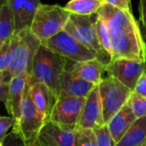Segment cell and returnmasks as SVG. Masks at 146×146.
Here are the masks:
<instances>
[{
    "label": "cell",
    "instance_id": "obj_28",
    "mask_svg": "<svg viewBox=\"0 0 146 146\" xmlns=\"http://www.w3.org/2000/svg\"><path fill=\"white\" fill-rule=\"evenodd\" d=\"M16 123V120L13 116H2L0 118V142H2L6 135L8 130L14 127Z\"/></svg>",
    "mask_w": 146,
    "mask_h": 146
},
{
    "label": "cell",
    "instance_id": "obj_10",
    "mask_svg": "<svg viewBox=\"0 0 146 146\" xmlns=\"http://www.w3.org/2000/svg\"><path fill=\"white\" fill-rule=\"evenodd\" d=\"M105 72L134 92L139 80L146 74V62L128 58L115 59L105 68Z\"/></svg>",
    "mask_w": 146,
    "mask_h": 146
},
{
    "label": "cell",
    "instance_id": "obj_17",
    "mask_svg": "<svg viewBox=\"0 0 146 146\" xmlns=\"http://www.w3.org/2000/svg\"><path fill=\"white\" fill-rule=\"evenodd\" d=\"M137 119L138 118L135 115L132 107L127 102L122 109L107 123L110 132L116 144L127 133Z\"/></svg>",
    "mask_w": 146,
    "mask_h": 146
},
{
    "label": "cell",
    "instance_id": "obj_31",
    "mask_svg": "<svg viewBox=\"0 0 146 146\" xmlns=\"http://www.w3.org/2000/svg\"><path fill=\"white\" fill-rule=\"evenodd\" d=\"M9 93V84L0 83V99L4 104V105L7 104Z\"/></svg>",
    "mask_w": 146,
    "mask_h": 146
},
{
    "label": "cell",
    "instance_id": "obj_19",
    "mask_svg": "<svg viewBox=\"0 0 146 146\" xmlns=\"http://www.w3.org/2000/svg\"><path fill=\"white\" fill-rule=\"evenodd\" d=\"M116 146H146V116L138 118Z\"/></svg>",
    "mask_w": 146,
    "mask_h": 146
},
{
    "label": "cell",
    "instance_id": "obj_4",
    "mask_svg": "<svg viewBox=\"0 0 146 146\" xmlns=\"http://www.w3.org/2000/svg\"><path fill=\"white\" fill-rule=\"evenodd\" d=\"M42 42L31 32L30 28L12 38V58L9 73L12 76L26 75L30 80L35 54Z\"/></svg>",
    "mask_w": 146,
    "mask_h": 146
},
{
    "label": "cell",
    "instance_id": "obj_5",
    "mask_svg": "<svg viewBox=\"0 0 146 146\" xmlns=\"http://www.w3.org/2000/svg\"><path fill=\"white\" fill-rule=\"evenodd\" d=\"M70 13L58 4H43L38 7L30 30L43 43L54 37L67 25Z\"/></svg>",
    "mask_w": 146,
    "mask_h": 146
},
{
    "label": "cell",
    "instance_id": "obj_29",
    "mask_svg": "<svg viewBox=\"0 0 146 146\" xmlns=\"http://www.w3.org/2000/svg\"><path fill=\"white\" fill-rule=\"evenodd\" d=\"M139 15L142 23L140 28L146 46V0H139Z\"/></svg>",
    "mask_w": 146,
    "mask_h": 146
},
{
    "label": "cell",
    "instance_id": "obj_23",
    "mask_svg": "<svg viewBox=\"0 0 146 146\" xmlns=\"http://www.w3.org/2000/svg\"><path fill=\"white\" fill-rule=\"evenodd\" d=\"M12 38L0 45V74L9 72L12 58Z\"/></svg>",
    "mask_w": 146,
    "mask_h": 146
},
{
    "label": "cell",
    "instance_id": "obj_25",
    "mask_svg": "<svg viewBox=\"0 0 146 146\" xmlns=\"http://www.w3.org/2000/svg\"><path fill=\"white\" fill-rule=\"evenodd\" d=\"M137 118L146 116V98L133 92L128 100Z\"/></svg>",
    "mask_w": 146,
    "mask_h": 146
},
{
    "label": "cell",
    "instance_id": "obj_16",
    "mask_svg": "<svg viewBox=\"0 0 146 146\" xmlns=\"http://www.w3.org/2000/svg\"><path fill=\"white\" fill-rule=\"evenodd\" d=\"M95 86L97 85L79 78L70 69H66L60 80V93L86 98Z\"/></svg>",
    "mask_w": 146,
    "mask_h": 146
},
{
    "label": "cell",
    "instance_id": "obj_13",
    "mask_svg": "<svg viewBox=\"0 0 146 146\" xmlns=\"http://www.w3.org/2000/svg\"><path fill=\"white\" fill-rule=\"evenodd\" d=\"M15 22V33L18 34L31 27L33 20L41 4L40 0H8Z\"/></svg>",
    "mask_w": 146,
    "mask_h": 146
},
{
    "label": "cell",
    "instance_id": "obj_15",
    "mask_svg": "<svg viewBox=\"0 0 146 146\" xmlns=\"http://www.w3.org/2000/svg\"><path fill=\"white\" fill-rule=\"evenodd\" d=\"M28 83L29 79L26 75L14 76L9 82V93L5 108L10 116H13L16 121H19L21 115L25 89Z\"/></svg>",
    "mask_w": 146,
    "mask_h": 146
},
{
    "label": "cell",
    "instance_id": "obj_21",
    "mask_svg": "<svg viewBox=\"0 0 146 146\" xmlns=\"http://www.w3.org/2000/svg\"><path fill=\"white\" fill-rule=\"evenodd\" d=\"M102 4V0H70L66 3L64 9L70 14L92 15L98 13Z\"/></svg>",
    "mask_w": 146,
    "mask_h": 146
},
{
    "label": "cell",
    "instance_id": "obj_12",
    "mask_svg": "<svg viewBox=\"0 0 146 146\" xmlns=\"http://www.w3.org/2000/svg\"><path fill=\"white\" fill-rule=\"evenodd\" d=\"M76 127L47 121L39 134L40 146H75Z\"/></svg>",
    "mask_w": 146,
    "mask_h": 146
},
{
    "label": "cell",
    "instance_id": "obj_26",
    "mask_svg": "<svg viewBox=\"0 0 146 146\" xmlns=\"http://www.w3.org/2000/svg\"><path fill=\"white\" fill-rule=\"evenodd\" d=\"M93 131L96 135L97 146H116V143L113 139L107 124L102 127L94 129Z\"/></svg>",
    "mask_w": 146,
    "mask_h": 146
},
{
    "label": "cell",
    "instance_id": "obj_20",
    "mask_svg": "<svg viewBox=\"0 0 146 146\" xmlns=\"http://www.w3.org/2000/svg\"><path fill=\"white\" fill-rule=\"evenodd\" d=\"M15 22L14 13L7 3L0 7V45L15 36Z\"/></svg>",
    "mask_w": 146,
    "mask_h": 146
},
{
    "label": "cell",
    "instance_id": "obj_2",
    "mask_svg": "<svg viewBox=\"0 0 146 146\" xmlns=\"http://www.w3.org/2000/svg\"><path fill=\"white\" fill-rule=\"evenodd\" d=\"M67 58L41 44L38 49L33 65L30 85L41 82L48 86L58 97L60 94V80L67 69Z\"/></svg>",
    "mask_w": 146,
    "mask_h": 146
},
{
    "label": "cell",
    "instance_id": "obj_24",
    "mask_svg": "<svg viewBox=\"0 0 146 146\" xmlns=\"http://www.w3.org/2000/svg\"><path fill=\"white\" fill-rule=\"evenodd\" d=\"M75 146H97L96 135L92 129L76 128L75 131Z\"/></svg>",
    "mask_w": 146,
    "mask_h": 146
},
{
    "label": "cell",
    "instance_id": "obj_27",
    "mask_svg": "<svg viewBox=\"0 0 146 146\" xmlns=\"http://www.w3.org/2000/svg\"><path fill=\"white\" fill-rule=\"evenodd\" d=\"M0 146H27L24 140L22 139L20 133L13 128L10 133H9L4 139L0 142Z\"/></svg>",
    "mask_w": 146,
    "mask_h": 146
},
{
    "label": "cell",
    "instance_id": "obj_1",
    "mask_svg": "<svg viewBox=\"0 0 146 146\" xmlns=\"http://www.w3.org/2000/svg\"><path fill=\"white\" fill-rule=\"evenodd\" d=\"M98 15L108 30L112 60L128 58L146 62L145 43L139 23L132 12L103 3Z\"/></svg>",
    "mask_w": 146,
    "mask_h": 146
},
{
    "label": "cell",
    "instance_id": "obj_14",
    "mask_svg": "<svg viewBox=\"0 0 146 146\" xmlns=\"http://www.w3.org/2000/svg\"><path fill=\"white\" fill-rule=\"evenodd\" d=\"M30 94L38 112L44 116L46 122L49 121L57 96L48 86L41 82H35L30 85Z\"/></svg>",
    "mask_w": 146,
    "mask_h": 146
},
{
    "label": "cell",
    "instance_id": "obj_22",
    "mask_svg": "<svg viewBox=\"0 0 146 146\" xmlns=\"http://www.w3.org/2000/svg\"><path fill=\"white\" fill-rule=\"evenodd\" d=\"M95 28H96L97 36H98V41H99L101 46L112 57V48H111V44H110L108 30H107L105 24L98 17V19L95 22Z\"/></svg>",
    "mask_w": 146,
    "mask_h": 146
},
{
    "label": "cell",
    "instance_id": "obj_9",
    "mask_svg": "<svg viewBox=\"0 0 146 146\" xmlns=\"http://www.w3.org/2000/svg\"><path fill=\"white\" fill-rule=\"evenodd\" d=\"M85 102V98L72 97L60 93L54 105L50 121L77 128Z\"/></svg>",
    "mask_w": 146,
    "mask_h": 146
},
{
    "label": "cell",
    "instance_id": "obj_30",
    "mask_svg": "<svg viewBox=\"0 0 146 146\" xmlns=\"http://www.w3.org/2000/svg\"><path fill=\"white\" fill-rule=\"evenodd\" d=\"M103 3H108L118 9L132 12L131 0H102Z\"/></svg>",
    "mask_w": 146,
    "mask_h": 146
},
{
    "label": "cell",
    "instance_id": "obj_3",
    "mask_svg": "<svg viewBox=\"0 0 146 146\" xmlns=\"http://www.w3.org/2000/svg\"><path fill=\"white\" fill-rule=\"evenodd\" d=\"M98 13L92 15H78L71 14L64 30L76 40L90 50L105 68L112 62V57L101 46L95 28Z\"/></svg>",
    "mask_w": 146,
    "mask_h": 146
},
{
    "label": "cell",
    "instance_id": "obj_33",
    "mask_svg": "<svg viewBox=\"0 0 146 146\" xmlns=\"http://www.w3.org/2000/svg\"><path fill=\"white\" fill-rule=\"evenodd\" d=\"M8 3V0H0V7Z\"/></svg>",
    "mask_w": 146,
    "mask_h": 146
},
{
    "label": "cell",
    "instance_id": "obj_6",
    "mask_svg": "<svg viewBox=\"0 0 146 146\" xmlns=\"http://www.w3.org/2000/svg\"><path fill=\"white\" fill-rule=\"evenodd\" d=\"M45 123L44 116L38 112L31 98L29 82L25 89L21 117L13 128L20 133L27 146H40L38 138Z\"/></svg>",
    "mask_w": 146,
    "mask_h": 146
},
{
    "label": "cell",
    "instance_id": "obj_32",
    "mask_svg": "<svg viewBox=\"0 0 146 146\" xmlns=\"http://www.w3.org/2000/svg\"><path fill=\"white\" fill-rule=\"evenodd\" d=\"M134 92L146 98V74H145L139 80Z\"/></svg>",
    "mask_w": 146,
    "mask_h": 146
},
{
    "label": "cell",
    "instance_id": "obj_18",
    "mask_svg": "<svg viewBox=\"0 0 146 146\" xmlns=\"http://www.w3.org/2000/svg\"><path fill=\"white\" fill-rule=\"evenodd\" d=\"M70 70L79 78L98 85L103 80V74L105 72V66L98 59L74 62Z\"/></svg>",
    "mask_w": 146,
    "mask_h": 146
},
{
    "label": "cell",
    "instance_id": "obj_8",
    "mask_svg": "<svg viewBox=\"0 0 146 146\" xmlns=\"http://www.w3.org/2000/svg\"><path fill=\"white\" fill-rule=\"evenodd\" d=\"M42 44L74 62H80L96 58L90 50L65 30L43 42Z\"/></svg>",
    "mask_w": 146,
    "mask_h": 146
},
{
    "label": "cell",
    "instance_id": "obj_7",
    "mask_svg": "<svg viewBox=\"0 0 146 146\" xmlns=\"http://www.w3.org/2000/svg\"><path fill=\"white\" fill-rule=\"evenodd\" d=\"M104 123L107 124L128 102L132 92L117 79L108 76L98 84Z\"/></svg>",
    "mask_w": 146,
    "mask_h": 146
},
{
    "label": "cell",
    "instance_id": "obj_11",
    "mask_svg": "<svg viewBox=\"0 0 146 146\" xmlns=\"http://www.w3.org/2000/svg\"><path fill=\"white\" fill-rule=\"evenodd\" d=\"M104 125L99 87L98 85H97L86 98L85 105L77 128L94 130Z\"/></svg>",
    "mask_w": 146,
    "mask_h": 146
}]
</instances>
